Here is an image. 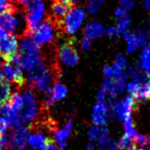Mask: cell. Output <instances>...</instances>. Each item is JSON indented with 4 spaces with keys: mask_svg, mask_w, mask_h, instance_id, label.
<instances>
[{
    "mask_svg": "<svg viewBox=\"0 0 150 150\" xmlns=\"http://www.w3.org/2000/svg\"><path fill=\"white\" fill-rule=\"evenodd\" d=\"M93 41L86 37H82V39L80 40V48H81L82 52H88V50H91L92 47Z\"/></svg>",
    "mask_w": 150,
    "mask_h": 150,
    "instance_id": "27",
    "label": "cell"
},
{
    "mask_svg": "<svg viewBox=\"0 0 150 150\" xmlns=\"http://www.w3.org/2000/svg\"><path fill=\"white\" fill-rule=\"evenodd\" d=\"M105 35L108 36V37H114V36H116V27L113 25H110L107 28H105Z\"/></svg>",
    "mask_w": 150,
    "mask_h": 150,
    "instance_id": "30",
    "label": "cell"
},
{
    "mask_svg": "<svg viewBox=\"0 0 150 150\" xmlns=\"http://www.w3.org/2000/svg\"><path fill=\"white\" fill-rule=\"evenodd\" d=\"M22 95V107L19 112V121L21 125L30 127L38 118L41 117L44 107L38 102V99L31 86L25 88V86L20 88Z\"/></svg>",
    "mask_w": 150,
    "mask_h": 150,
    "instance_id": "2",
    "label": "cell"
},
{
    "mask_svg": "<svg viewBox=\"0 0 150 150\" xmlns=\"http://www.w3.org/2000/svg\"><path fill=\"white\" fill-rule=\"evenodd\" d=\"M123 131H125V135L129 137L131 139L135 140V138L138 136V131L137 127H136V125L134 122L133 116L129 115L127 118L123 119Z\"/></svg>",
    "mask_w": 150,
    "mask_h": 150,
    "instance_id": "20",
    "label": "cell"
},
{
    "mask_svg": "<svg viewBox=\"0 0 150 150\" xmlns=\"http://www.w3.org/2000/svg\"><path fill=\"white\" fill-rule=\"evenodd\" d=\"M8 1H9V0H8Z\"/></svg>",
    "mask_w": 150,
    "mask_h": 150,
    "instance_id": "42",
    "label": "cell"
},
{
    "mask_svg": "<svg viewBox=\"0 0 150 150\" xmlns=\"http://www.w3.org/2000/svg\"><path fill=\"white\" fill-rule=\"evenodd\" d=\"M112 65H113V66H115V67H117V68L125 70V69L127 68V58H125V54H116V56H115Z\"/></svg>",
    "mask_w": 150,
    "mask_h": 150,
    "instance_id": "26",
    "label": "cell"
},
{
    "mask_svg": "<svg viewBox=\"0 0 150 150\" xmlns=\"http://www.w3.org/2000/svg\"><path fill=\"white\" fill-rule=\"evenodd\" d=\"M147 34L150 36V20H149V23H148V30H147Z\"/></svg>",
    "mask_w": 150,
    "mask_h": 150,
    "instance_id": "37",
    "label": "cell"
},
{
    "mask_svg": "<svg viewBox=\"0 0 150 150\" xmlns=\"http://www.w3.org/2000/svg\"><path fill=\"white\" fill-rule=\"evenodd\" d=\"M59 32H62L60 26L54 23L50 18H47L29 35L38 46L42 47L52 45L58 37Z\"/></svg>",
    "mask_w": 150,
    "mask_h": 150,
    "instance_id": "5",
    "label": "cell"
},
{
    "mask_svg": "<svg viewBox=\"0 0 150 150\" xmlns=\"http://www.w3.org/2000/svg\"><path fill=\"white\" fill-rule=\"evenodd\" d=\"M105 0H88L86 4V11L90 15H95L102 7Z\"/></svg>",
    "mask_w": 150,
    "mask_h": 150,
    "instance_id": "25",
    "label": "cell"
},
{
    "mask_svg": "<svg viewBox=\"0 0 150 150\" xmlns=\"http://www.w3.org/2000/svg\"><path fill=\"white\" fill-rule=\"evenodd\" d=\"M61 1H63V2L67 3V4H69V5H74L77 2H79L80 0H61Z\"/></svg>",
    "mask_w": 150,
    "mask_h": 150,
    "instance_id": "33",
    "label": "cell"
},
{
    "mask_svg": "<svg viewBox=\"0 0 150 150\" xmlns=\"http://www.w3.org/2000/svg\"><path fill=\"white\" fill-rule=\"evenodd\" d=\"M122 38L125 41V47H127V54H134L137 52L140 47L144 46L147 41L148 34L147 32L141 29L137 30H127L122 34Z\"/></svg>",
    "mask_w": 150,
    "mask_h": 150,
    "instance_id": "9",
    "label": "cell"
},
{
    "mask_svg": "<svg viewBox=\"0 0 150 150\" xmlns=\"http://www.w3.org/2000/svg\"><path fill=\"white\" fill-rule=\"evenodd\" d=\"M127 15H129V11H127L125 7L120 6V5L114 11V17L116 18L117 20L121 19V18L125 17V16H127Z\"/></svg>",
    "mask_w": 150,
    "mask_h": 150,
    "instance_id": "28",
    "label": "cell"
},
{
    "mask_svg": "<svg viewBox=\"0 0 150 150\" xmlns=\"http://www.w3.org/2000/svg\"><path fill=\"white\" fill-rule=\"evenodd\" d=\"M5 34H6V33H5V32H4V30H3L2 28L0 27V38H2L3 36L5 35Z\"/></svg>",
    "mask_w": 150,
    "mask_h": 150,
    "instance_id": "36",
    "label": "cell"
},
{
    "mask_svg": "<svg viewBox=\"0 0 150 150\" xmlns=\"http://www.w3.org/2000/svg\"><path fill=\"white\" fill-rule=\"evenodd\" d=\"M144 7L146 11H148L150 13V0H144Z\"/></svg>",
    "mask_w": 150,
    "mask_h": 150,
    "instance_id": "34",
    "label": "cell"
},
{
    "mask_svg": "<svg viewBox=\"0 0 150 150\" xmlns=\"http://www.w3.org/2000/svg\"><path fill=\"white\" fill-rule=\"evenodd\" d=\"M135 103V98L131 95L117 101H113V99H110V116L116 120L122 121L132 114Z\"/></svg>",
    "mask_w": 150,
    "mask_h": 150,
    "instance_id": "8",
    "label": "cell"
},
{
    "mask_svg": "<svg viewBox=\"0 0 150 150\" xmlns=\"http://www.w3.org/2000/svg\"><path fill=\"white\" fill-rule=\"evenodd\" d=\"M24 8L28 35L35 30L46 17L45 0H16Z\"/></svg>",
    "mask_w": 150,
    "mask_h": 150,
    "instance_id": "4",
    "label": "cell"
},
{
    "mask_svg": "<svg viewBox=\"0 0 150 150\" xmlns=\"http://www.w3.org/2000/svg\"><path fill=\"white\" fill-rule=\"evenodd\" d=\"M13 92V86L5 81L0 82V104L5 103L11 99Z\"/></svg>",
    "mask_w": 150,
    "mask_h": 150,
    "instance_id": "21",
    "label": "cell"
},
{
    "mask_svg": "<svg viewBox=\"0 0 150 150\" xmlns=\"http://www.w3.org/2000/svg\"><path fill=\"white\" fill-rule=\"evenodd\" d=\"M86 13L79 6H71L61 23V31L68 37H72L79 31L86 21Z\"/></svg>",
    "mask_w": 150,
    "mask_h": 150,
    "instance_id": "6",
    "label": "cell"
},
{
    "mask_svg": "<svg viewBox=\"0 0 150 150\" xmlns=\"http://www.w3.org/2000/svg\"><path fill=\"white\" fill-rule=\"evenodd\" d=\"M1 81H3V79H2V76H1V73H0V82Z\"/></svg>",
    "mask_w": 150,
    "mask_h": 150,
    "instance_id": "39",
    "label": "cell"
},
{
    "mask_svg": "<svg viewBox=\"0 0 150 150\" xmlns=\"http://www.w3.org/2000/svg\"><path fill=\"white\" fill-rule=\"evenodd\" d=\"M43 107L44 108H50L54 104L61 102L66 98L68 95V88L62 82L56 81L43 93Z\"/></svg>",
    "mask_w": 150,
    "mask_h": 150,
    "instance_id": "10",
    "label": "cell"
},
{
    "mask_svg": "<svg viewBox=\"0 0 150 150\" xmlns=\"http://www.w3.org/2000/svg\"><path fill=\"white\" fill-rule=\"evenodd\" d=\"M73 133V119L69 117L66 122L61 127H56L52 135L54 143L61 149H65L68 144L69 139L71 138Z\"/></svg>",
    "mask_w": 150,
    "mask_h": 150,
    "instance_id": "14",
    "label": "cell"
},
{
    "mask_svg": "<svg viewBox=\"0 0 150 150\" xmlns=\"http://www.w3.org/2000/svg\"><path fill=\"white\" fill-rule=\"evenodd\" d=\"M0 27L6 34H13L18 37L28 35L27 24L24 8L16 1L0 13Z\"/></svg>",
    "mask_w": 150,
    "mask_h": 150,
    "instance_id": "1",
    "label": "cell"
},
{
    "mask_svg": "<svg viewBox=\"0 0 150 150\" xmlns=\"http://www.w3.org/2000/svg\"><path fill=\"white\" fill-rule=\"evenodd\" d=\"M88 137L92 143L98 144L102 140L109 137V129L106 127V125H93L88 131Z\"/></svg>",
    "mask_w": 150,
    "mask_h": 150,
    "instance_id": "18",
    "label": "cell"
},
{
    "mask_svg": "<svg viewBox=\"0 0 150 150\" xmlns=\"http://www.w3.org/2000/svg\"><path fill=\"white\" fill-rule=\"evenodd\" d=\"M21 150H31V149H30V148L29 147H28V146L27 145H25V146H24V147L23 148H22V149Z\"/></svg>",
    "mask_w": 150,
    "mask_h": 150,
    "instance_id": "38",
    "label": "cell"
},
{
    "mask_svg": "<svg viewBox=\"0 0 150 150\" xmlns=\"http://www.w3.org/2000/svg\"><path fill=\"white\" fill-rule=\"evenodd\" d=\"M116 144H117V150H129L136 146L135 141L125 135H123Z\"/></svg>",
    "mask_w": 150,
    "mask_h": 150,
    "instance_id": "23",
    "label": "cell"
},
{
    "mask_svg": "<svg viewBox=\"0 0 150 150\" xmlns=\"http://www.w3.org/2000/svg\"><path fill=\"white\" fill-rule=\"evenodd\" d=\"M54 58L59 65L61 64L67 68H71L78 64L79 54L71 37L67 40L65 39L59 44Z\"/></svg>",
    "mask_w": 150,
    "mask_h": 150,
    "instance_id": "7",
    "label": "cell"
},
{
    "mask_svg": "<svg viewBox=\"0 0 150 150\" xmlns=\"http://www.w3.org/2000/svg\"><path fill=\"white\" fill-rule=\"evenodd\" d=\"M0 150H4V149H3V148H0Z\"/></svg>",
    "mask_w": 150,
    "mask_h": 150,
    "instance_id": "41",
    "label": "cell"
},
{
    "mask_svg": "<svg viewBox=\"0 0 150 150\" xmlns=\"http://www.w3.org/2000/svg\"><path fill=\"white\" fill-rule=\"evenodd\" d=\"M29 127L21 125L11 129L8 134V143L4 150H21L27 145V137L29 134Z\"/></svg>",
    "mask_w": 150,
    "mask_h": 150,
    "instance_id": "11",
    "label": "cell"
},
{
    "mask_svg": "<svg viewBox=\"0 0 150 150\" xmlns=\"http://www.w3.org/2000/svg\"><path fill=\"white\" fill-rule=\"evenodd\" d=\"M9 6L8 0H0V13H2Z\"/></svg>",
    "mask_w": 150,
    "mask_h": 150,
    "instance_id": "31",
    "label": "cell"
},
{
    "mask_svg": "<svg viewBox=\"0 0 150 150\" xmlns=\"http://www.w3.org/2000/svg\"><path fill=\"white\" fill-rule=\"evenodd\" d=\"M86 150H97V148L95 147L94 143H90V144H88V146H86Z\"/></svg>",
    "mask_w": 150,
    "mask_h": 150,
    "instance_id": "35",
    "label": "cell"
},
{
    "mask_svg": "<svg viewBox=\"0 0 150 150\" xmlns=\"http://www.w3.org/2000/svg\"><path fill=\"white\" fill-rule=\"evenodd\" d=\"M97 150H117V144L114 140L108 137L99 142Z\"/></svg>",
    "mask_w": 150,
    "mask_h": 150,
    "instance_id": "24",
    "label": "cell"
},
{
    "mask_svg": "<svg viewBox=\"0 0 150 150\" xmlns=\"http://www.w3.org/2000/svg\"><path fill=\"white\" fill-rule=\"evenodd\" d=\"M0 111H1V104H0Z\"/></svg>",
    "mask_w": 150,
    "mask_h": 150,
    "instance_id": "40",
    "label": "cell"
},
{
    "mask_svg": "<svg viewBox=\"0 0 150 150\" xmlns=\"http://www.w3.org/2000/svg\"><path fill=\"white\" fill-rule=\"evenodd\" d=\"M103 35H105V28L101 22L90 21L86 24L83 28V37L94 41L101 38Z\"/></svg>",
    "mask_w": 150,
    "mask_h": 150,
    "instance_id": "17",
    "label": "cell"
},
{
    "mask_svg": "<svg viewBox=\"0 0 150 150\" xmlns=\"http://www.w3.org/2000/svg\"><path fill=\"white\" fill-rule=\"evenodd\" d=\"M127 81V75L125 73L118 77L104 78L102 86L107 91V94L110 99H115L120 96L125 90Z\"/></svg>",
    "mask_w": 150,
    "mask_h": 150,
    "instance_id": "12",
    "label": "cell"
},
{
    "mask_svg": "<svg viewBox=\"0 0 150 150\" xmlns=\"http://www.w3.org/2000/svg\"><path fill=\"white\" fill-rule=\"evenodd\" d=\"M17 54L19 58L20 66L25 72L33 69L44 59L42 56L41 47L32 40L30 35H25L22 37Z\"/></svg>",
    "mask_w": 150,
    "mask_h": 150,
    "instance_id": "3",
    "label": "cell"
},
{
    "mask_svg": "<svg viewBox=\"0 0 150 150\" xmlns=\"http://www.w3.org/2000/svg\"><path fill=\"white\" fill-rule=\"evenodd\" d=\"M19 44L18 36L13 34H5L2 38H0V56L4 60L9 59L17 54Z\"/></svg>",
    "mask_w": 150,
    "mask_h": 150,
    "instance_id": "15",
    "label": "cell"
},
{
    "mask_svg": "<svg viewBox=\"0 0 150 150\" xmlns=\"http://www.w3.org/2000/svg\"><path fill=\"white\" fill-rule=\"evenodd\" d=\"M71 5L63 2L61 0H52V4H50V18L57 23L61 28V23L63 19L70 9Z\"/></svg>",
    "mask_w": 150,
    "mask_h": 150,
    "instance_id": "16",
    "label": "cell"
},
{
    "mask_svg": "<svg viewBox=\"0 0 150 150\" xmlns=\"http://www.w3.org/2000/svg\"><path fill=\"white\" fill-rule=\"evenodd\" d=\"M131 23H132V18L129 17V15L121 18V19L117 20V26H115V27H116V36L117 37L121 36L125 31L129 30V26H131Z\"/></svg>",
    "mask_w": 150,
    "mask_h": 150,
    "instance_id": "22",
    "label": "cell"
},
{
    "mask_svg": "<svg viewBox=\"0 0 150 150\" xmlns=\"http://www.w3.org/2000/svg\"><path fill=\"white\" fill-rule=\"evenodd\" d=\"M119 3H120V6L125 7L127 11H131L135 6L134 0H119Z\"/></svg>",
    "mask_w": 150,
    "mask_h": 150,
    "instance_id": "29",
    "label": "cell"
},
{
    "mask_svg": "<svg viewBox=\"0 0 150 150\" xmlns=\"http://www.w3.org/2000/svg\"><path fill=\"white\" fill-rule=\"evenodd\" d=\"M110 117V98L107 101H96L92 109L93 125H106Z\"/></svg>",
    "mask_w": 150,
    "mask_h": 150,
    "instance_id": "13",
    "label": "cell"
},
{
    "mask_svg": "<svg viewBox=\"0 0 150 150\" xmlns=\"http://www.w3.org/2000/svg\"><path fill=\"white\" fill-rule=\"evenodd\" d=\"M137 65L148 77H150V42L143 46Z\"/></svg>",
    "mask_w": 150,
    "mask_h": 150,
    "instance_id": "19",
    "label": "cell"
},
{
    "mask_svg": "<svg viewBox=\"0 0 150 150\" xmlns=\"http://www.w3.org/2000/svg\"><path fill=\"white\" fill-rule=\"evenodd\" d=\"M43 150H62V149L59 148L58 146L54 143V142H50V143L45 146V148H44Z\"/></svg>",
    "mask_w": 150,
    "mask_h": 150,
    "instance_id": "32",
    "label": "cell"
}]
</instances>
